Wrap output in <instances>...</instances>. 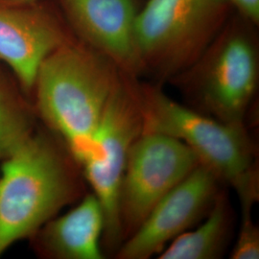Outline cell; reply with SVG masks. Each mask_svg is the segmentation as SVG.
<instances>
[{"mask_svg": "<svg viewBox=\"0 0 259 259\" xmlns=\"http://www.w3.org/2000/svg\"><path fill=\"white\" fill-rule=\"evenodd\" d=\"M230 6L239 11L241 15L257 23L259 19V0H225Z\"/></svg>", "mask_w": 259, "mask_h": 259, "instance_id": "15", "label": "cell"}, {"mask_svg": "<svg viewBox=\"0 0 259 259\" xmlns=\"http://www.w3.org/2000/svg\"><path fill=\"white\" fill-rule=\"evenodd\" d=\"M80 40L107 57L124 74L142 72L134 28L133 0H58Z\"/></svg>", "mask_w": 259, "mask_h": 259, "instance_id": "10", "label": "cell"}, {"mask_svg": "<svg viewBox=\"0 0 259 259\" xmlns=\"http://www.w3.org/2000/svg\"><path fill=\"white\" fill-rule=\"evenodd\" d=\"M229 7L225 0H149L134 28L142 71L161 79L185 71L218 36Z\"/></svg>", "mask_w": 259, "mask_h": 259, "instance_id": "5", "label": "cell"}, {"mask_svg": "<svg viewBox=\"0 0 259 259\" xmlns=\"http://www.w3.org/2000/svg\"><path fill=\"white\" fill-rule=\"evenodd\" d=\"M0 256L83 196L81 166L63 140L38 128L2 159Z\"/></svg>", "mask_w": 259, "mask_h": 259, "instance_id": "2", "label": "cell"}, {"mask_svg": "<svg viewBox=\"0 0 259 259\" xmlns=\"http://www.w3.org/2000/svg\"><path fill=\"white\" fill-rule=\"evenodd\" d=\"M220 180L200 163L171 189L115 251L117 259H148L204 219L221 191Z\"/></svg>", "mask_w": 259, "mask_h": 259, "instance_id": "8", "label": "cell"}, {"mask_svg": "<svg viewBox=\"0 0 259 259\" xmlns=\"http://www.w3.org/2000/svg\"><path fill=\"white\" fill-rule=\"evenodd\" d=\"M200 163L194 152L173 137L143 132L135 140L128 153L118 196L123 242L139 229L156 204Z\"/></svg>", "mask_w": 259, "mask_h": 259, "instance_id": "7", "label": "cell"}, {"mask_svg": "<svg viewBox=\"0 0 259 259\" xmlns=\"http://www.w3.org/2000/svg\"><path fill=\"white\" fill-rule=\"evenodd\" d=\"M258 72L255 40L246 31L230 28L172 79L191 109L225 124L247 127Z\"/></svg>", "mask_w": 259, "mask_h": 259, "instance_id": "4", "label": "cell"}, {"mask_svg": "<svg viewBox=\"0 0 259 259\" xmlns=\"http://www.w3.org/2000/svg\"><path fill=\"white\" fill-rule=\"evenodd\" d=\"M142 118V133L154 132L179 139L223 185L235 191L241 212L251 211L259 200L257 154L248 127L225 124L180 104L159 87L134 81Z\"/></svg>", "mask_w": 259, "mask_h": 259, "instance_id": "3", "label": "cell"}, {"mask_svg": "<svg viewBox=\"0 0 259 259\" xmlns=\"http://www.w3.org/2000/svg\"><path fill=\"white\" fill-rule=\"evenodd\" d=\"M124 73L107 57L70 38L42 62L32 93L37 118L81 166Z\"/></svg>", "mask_w": 259, "mask_h": 259, "instance_id": "1", "label": "cell"}, {"mask_svg": "<svg viewBox=\"0 0 259 259\" xmlns=\"http://www.w3.org/2000/svg\"><path fill=\"white\" fill-rule=\"evenodd\" d=\"M133 78L123 79L106 106L93 145L81 169L102 205L105 230L102 248L114 252L123 238L118 216V196L130 148L142 134V118L134 89Z\"/></svg>", "mask_w": 259, "mask_h": 259, "instance_id": "6", "label": "cell"}, {"mask_svg": "<svg viewBox=\"0 0 259 259\" xmlns=\"http://www.w3.org/2000/svg\"><path fill=\"white\" fill-rule=\"evenodd\" d=\"M231 258H259V229L251 217V211L241 212L240 228Z\"/></svg>", "mask_w": 259, "mask_h": 259, "instance_id": "14", "label": "cell"}, {"mask_svg": "<svg viewBox=\"0 0 259 259\" xmlns=\"http://www.w3.org/2000/svg\"><path fill=\"white\" fill-rule=\"evenodd\" d=\"M105 215L93 193L79 204L42 225L29 240L37 256L47 259H104Z\"/></svg>", "mask_w": 259, "mask_h": 259, "instance_id": "11", "label": "cell"}, {"mask_svg": "<svg viewBox=\"0 0 259 259\" xmlns=\"http://www.w3.org/2000/svg\"><path fill=\"white\" fill-rule=\"evenodd\" d=\"M70 37L46 8L0 3V64L9 67L21 90L32 100L42 62Z\"/></svg>", "mask_w": 259, "mask_h": 259, "instance_id": "9", "label": "cell"}, {"mask_svg": "<svg viewBox=\"0 0 259 259\" xmlns=\"http://www.w3.org/2000/svg\"><path fill=\"white\" fill-rule=\"evenodd\" d=\"M38 0H0L1 4H6V5H32L36 4Z\"/></svg>", "mask_w": 259, "mask_h": 259, "instance_id": "16", "label": "cell"}, {"mask_svg": "<svg viewBox=\"0 0 259 259\" xmlns=\"http://www.w3.org/2000/svg\"><path fill=\"white\" fill-rule=\"evenodd\" d=\"M232 220L228 195L221 189L202 224L170 242L157 258H221L231 240Z\"/></svg>", "mask_w": 259, "mask_h": 259, "instance_id": "12", "label": "cell"}, {"mask_svg": "<svg viewBox=\"0 0 259 259\" xmlns=\"http://www.w3.org/2000/svg\"><path fill=\"white\" fill-rule=\"evenodd\" d=\"M37 119L31 98L0 66V160L35 131Z\"/></svg>", "mask_w": 259, "mask_h": 259, "instance_id": "13", "label": "cell"}]
</instances>
